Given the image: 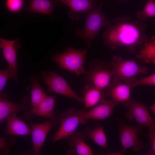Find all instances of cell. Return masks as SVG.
Listing matches in <instances>:
<instances>
[{
  "label": "cell",
  "mask_w": 155,
  "mask_h": 155,
  "mask_svg": "<svg viewBox=\"0 0 155 155\" xmlns=\"http://www.w3.org/2000/svg\"><path fill=\"white\" fill-rule=\"evenodd\" d=\"M102 4V3L99 4L87 13L83 28H77L75 30V36L85 40L88 48L91 47L92 42L98 32L112 22L103 12Z\"/></svg>",
  "instance_id": "7a4b0ae2"
},
{
  "label": "cell",
  "mask_w": 155,
  "mask_h": 155,
  "mask_svg": "<svg viewBox=\"0 0 155 155\" xmlns=\"http://www.w3.org/2000/svg\"><path fill=\"white\" fill-rule=\"evenodd\" d=\"M103 32L104 44L113 50L126 47L135 52L136 47L150 40L145 33L146 26L138 20H132L127 15L115 18Z\"/></svg>",
  "instance_id": "6da1fadb"
},
{
  "label": "cell",
  "mask_w": 155,
  "mask_h": 155,
  "mask_svg": "<svg viewBox=\"0 0 155 155\" xmlns=\"http://www.w3.org/2000/svg\"><path fill=\"white\" fill-rule=\"evenodd\" d=\"M118 125L120 141L123 148L121 151L123 155L126 150L131 148L134 152H140L145 146L144 142L138 138L143 126H133L126 124L122 120L117 118Z\"/></svg>",
  "instance_id": "8992f818"
},
{
  "label": "cell",
  "mask_w": 155,
  "mask_h": 155,
  "mask_svg": "<svg viewBox=\"0 0 155 155\" xmlns=\"http://www.w3.org/2000/svg\"><path fill=\"white\" fill-rule=\"evenodd\" d=\"M131 85L122 83L121 82H112L105 90L106 96L120 103L128 100L130 96Z\"/></svg>",
  "instance_id": "ac0fdd59"
},
{
  "label": "cell",
  "mask_w": 155,
  "mask_h": 155,
  "mask_svg": "<svg viewBox=\"0 0 155 155\" xmlns=\"http://www.w3.org/2000/svg\"><path fill=\"white\" fill-rule=\"evenodd\" d=\"M111 63L113 82H123L131 85L137 80L138 75L146 74L148 71L147 67L139 65L133 60H123L121 57L116 55L113 56Z\"/></svg>",
  "instance_id": "3957f363"
},
{
  "label": "cell",
  "mask_w": 155,
  "mask_h": 155,
  "mask_svg": "<svg viewBox=\"0 0 155 155\" xmlns=\"http://www.w3.org/2000/svg\"><path fill=\"white\" fill-rule=\"evenodd\" d=\"M137 57L142 63H152L155 65V36L144 44Z\"/></svg>",
  "instance_id": "7402d4cb"
},
{
  "label": "cell",
  "mask_w": 155,
  "mask_h": 155,
  "mask_svg": "<svg viewBox=\"0 0 155 155\" xmlns=\"http://www.w3.org/2000/svg\"><path fill=\"white\" fill-rule=\"evenodd\" d=\"M150 108L152 113L154 115L155 120V103L150 107Z\"/></svg>",
  "instance_id": "f546056e"
},
{
  "label": "cell",
  "mask_w": 155,
  "mask_h": 155,
  "mask_svg": "<svg viewBox=\"0 0 155 155\" xmlns=\"http://www.w3.org/2000/svg\"><path fill=\"white\" fill-rule=\"evenodd\" d=\"M85 75L84 80L86 83H91L103 90L111 83L113 76L111 64L100 60H94L89 63Z\"/></svg>",
  "instance_id": "5b68a950"
},
{
  "label": "cell",
  "mask_w": 155,
  "mask_h": 155,
  "mask_svg": "<svg viewBox=\"0 0 155 155\" xmlns=\"http://www.w3.org/2000/svg\"><path fill=\"white\" fill-rule=\"evenodd\" d=\"M57 4L63 3L70 9L68 16L74 21L78 20L80 14L87 13L93 8L98 0H55Z\"/></svg>",
  "instance_id": "9a60e30c"
},
{
  "label": "cell",
  "mask_w": 155,
  "mask_h": 155,
  "mask_svg": "<svg viewBox=\"0 0 155 155\" xmlns=\"http://www.w3.org/2000/svg\"><path fill=\"white\" fill-rule=\"evenodd\" d=\"M24 5L23 0H6L5 5L8 10L13 13L20 10Z\"/></svg>",
  "instance_id": "484cf974"
},
{
  "label": "cell",
  "mask_w": 155,
  "mask_h": 155,
  "mask_svg": "<svg viewBox=\"0 0 155 155\" xmlns=\"http://www.w3.org/2000/svg\"><path fill=\"white\" fill-rule=\"evenodd\" d=\"M68 143L72 147H75L79 155H92L94 154L91 147L84 142L85 139L81 132H74L68 137Z\"/></svg>",
  "instance_id": "44dd1931"
},
{
  "label": "cell",
  "mask_w": 155,
  "mask_h": 155,
  "mask_svg": "<svg viewBox=\"0 0 155 155\" xmlns=\"http://www.w3.org/2000/svg\"><path fill=\"white\" fill-rule=\"evenodd\" d=\"M20 39L10 40L0 38V48L2 49L3 56L8 64L12 79L16 82L18 80L17 75V51L21 47Z\"/></svg>",
  "instance_id": "7c38bea8"
},
{
  "label": "cell",
  "mask_w": 155,
  "mask_h": 155,
  "mask_svg": "<svg viewBox=\"0 0 155 155\" xmlns=\"http://www.w3.org/2000/svg\"><path fill=\"white\" fill-rule=\"evenodd\" d=\"M82 133L85 139H90L97 145L108 150L107 137L102 126L88 127Z\"/></svg>",
  "instance_id": "d6986e66"
},
{
  "label": "cell",
  "mask_w": 155,
  "mask_h": 155,
  "mask_svg": "<svg viewBox=\"0 0 155 155\" xmlns=\"http://www.w3.org/2000/svg\"><path fill=\"white\" fill-rule=\"evenodd\" d=\"M88 52L87 48L76 49L70 47L53 55L51 59L62 69L78 75H85L87 70L84 68V64Z\"/></svg>",
  "instance_id": "277c9868"
},
{
  "label": "cell",
  "mask_w": 155,
  "mask_h": 155,
  "mask_svg": "<svg viewBox=\"0 0 155 155\" xmlns=\"http://www.w3.org/2000/svg\"><path fill=\"white\" fill-rule=\"evenodd\" d=\"M41 75L42 80L46 85L48 92L59 94L82 103V97L78 96L67 81L57 73L42 71Z\"/></svg>",
  "instance_id": "52a82bcc"
},
{
  "label": "cell",
  "mask_w": 155,
  "mask_h": 155,
  "mask_svg": "<svg viewBox=\"0 0 155 155\" xmlns=\"http://www.w3.org/2000/svg\"><path fill=\"white\" fill-rule=\"evenodd\" d=\"M12 80V76L11 71L8 67L0 70V93L3 92L6 83L9 79Z\"/></svg>",
  "instance_id": "83f0119b"
},
{
  "label": "cell",
  "mask_w": 155,
  "mask_h": 155,
  "mask_svg": "<svg viewBox=\"0 0 155 155\" xmlns=\"http://www.w3.org/2000/svg\"><path fill=\"white\" fill-rule=\"evenodd\" d=\"M56 100L55 95H47L41 102L28 112L32 115L48 118L53 125H57L59 124V115L54 109Z\"/></svg>",
  "instance_id": "5bb4252c"
},
{
  "label": "cell",
  "mask_w": 155,
  "mask_h": 155,
  "mask_svg": "<svg viewBox=\"0 0 155 155\" xmlns=\"http://www.w3.org/2000/svg\"><path fill=\"white\" fill-rule=\"evenodd\" d=\"M121 103L128 110L125 117L128 120H135L139 125L149 128L155 126L152 118L144 104L137 102L131 97L127 101Z\"/></svg>",
  "instance_id": "9c48e42d"
},
{
  "label": "cell",
  "mask_w": 155,
  "mask_h": 155,
  "mask_svg": "<svg viewBox=\"0 0 155 155\" xmlns=\"http://www.w3.org/2000/svg\"><path fill=\"white\" fill-rule=\"evenodd\" d=\"M29 5L25 11L30 13L46 14L52 17L57 4L55 0H27Z\"/></svg>",
  "instance_id": "ffe728a7"
},
{
  "label": "cell",
  "mask_w": 155,
  "mask_h": 155,
  "mask_svg": "<svg viewBox=\"0 0 155 155\" xmlns=\"http://www.w3.org/2000/svg\"><path fill=\"white\" fill-rule=\"evenodd\" d=\"M106 96L103 90L91 83H86L83 91L82 103L86 109L93 107L100 103Z\"/></svg>",
  "instance_id": "2e32d148"
},
{
  "label": "cell",
  "mask_w": 155,
  "mask_h": 155,
  "mask_svg": "<svg viewBox=\"0 0 155 155\" xmlns=\"http://www.w3.org/2000/svg\"><path fill=\"white\" fill-rule=\"evenodd\" d=\"M120 103L112 99H104L89 110H79L81 124H85L90 120H102L109 117L112 114L115 107Z\"/></svg>",
  "instance_id": "8fae6325"
},
{
  "label": "cell",
  "mask_w": 155,
  "mask_h": 155,
  "mask_svg": "<svg viewBox=\"0 0 155 155\" xmlns=\"http://www.w3.org/2000/svg\"><path fill=\"white\" fill-rule=\"evenodd\" d=\"M59 124L61 125L52 138V144L72 134L81 124L80 111L70 108L59 115Z\"/></svg>",
  "instance_id": "ba28073f"
},
{
  "label": "cell",
  "mask_w": 155,
  "mask_h": 155,
  "mask_svg": "<svg viewBox=\"0 0 155 155\" xmlns=\"http://www.w3.org/2000/svg\"><path fill=\"white\" fill-rule=\"evenodd\" d=\"M139 85L155 86V73L150 75L142 78L131 85L132 88Z\"/></svg>",
  "instance_id": "4316f807"
},
{
  "label": "cell",
  "mask_w": 155,
  "mask_h": 155,
  "mask_svg": "<svg viewBox=\"0 0 155 155\" xmlns=\"http://www.w3.org/2000/svg\"><path fill=\"white\" fill-rule=\"evenodd\" d=\"M24 119L29 123L31 129V134L32 140V151L33 154L39 155L48 134L52 125L51 120L40 124L33 123L32 114L29 112L23 114Z\"/></svg>",
  "instance_id": "30bf717a"
},
{
  "label": "cell",
  "mask_w": 155,
  "mask_h": 155,
  "mask_svg": "<svg viewBox=\"0 0 155 155\" xmlns=\"http://www.w3.org/2000/svg\"><path fill=\"white\" fill-rule=\"evenodd\" d=\"M6 120L7 125L5 129V136L26 135L31 134L30 127L18 117L17 113L9 115Z\"/></svg>",
  "instance_id": "e0dca14e"
},
{
  "label": "cell",
  "mask_w": 155,
  "mask_h": 155,
  "mask_svg": "<svg viewBox=\"0 0 155 155\" xmlns=\"http://www.w3.org/2000/svg\"><path fill=\"white\" fill-rule=\"evenodd\" d=\"M136 16L138 20L142 22L149 18L155 17V1L148 0L143 9L137 12Z\"/></svg>",
  "instance_id": "cb8c5ba5"
},
{
  "label": "cell",
  "mask_w": 155,
  "mask_h": 155,
  "mask_svg": "<svg viewBox=\"0 0 155 155\" xmlns=\"http://www.w3.org/2000/svg\"><path fill=\"white\" fill-rule=\"evenodd\" d=\"M16 144V141L13 137L7 138L0 136V150L1 152L3 154H9L11 152V148Z\"/></svg>",
  "instance_id": "d4e9b609"
},
{
  "label": "cell",
  "mask_w": 155,
  "mask_h": 155,
  "mask_svg": "<svg viewBox=\"0 0 155 155\" xmlns=\"http://www.w3.org/2000/svg\"><path fill=\"white\" fill-rule=\"evenodd\" d=\"M32 83L30 86L31 100L30 106L33 107L41 102L47 95L40 85L36 77H31Z\"/></svg>",
  "instance_id": "603a6c76"
},
{
  "label": "cell",
  "mask_w": 155,
  "mask_h": 155,
  "mask_svg": "<svg viewBox=\"0 0 155 155\" xmlns=\"http://www.w3.org/2000/svg\"><path fill=\"white\" fill-rule=\"evenodd\" d=\"M147 136L150 140L151 147L146 155H155V126L149 128Z\"/></svg>",
  "instance_id": "f1b7e54d"
},
{
  "label": "cell",
  "mask_w": 155,
  "mask_h": 155,
  "mask_svg": "<svg viewBox=\"0 0 155 155\" xmlns=\"http://www.w3.org/2000/svg\"><path fill=\"white\" fill-rule=\"evenodd\" d=\"M9 96L3 92L0 93V122L3 124L10 115L24 111H28L32 108L27 104L28 98L23 96L19 103H15L9 100Z\"/></svg>",
  "instance_id": "4fadbf2b"
}]
</instances>
